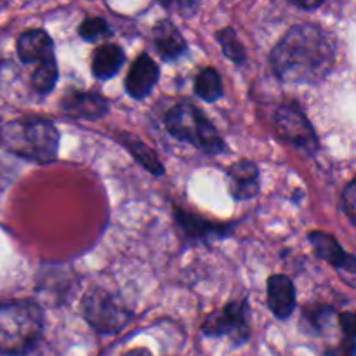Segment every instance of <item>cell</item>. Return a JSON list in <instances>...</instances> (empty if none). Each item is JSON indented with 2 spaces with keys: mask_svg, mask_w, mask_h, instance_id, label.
<instances>
[{
  "mask_svg": "<svg viewBox=\"0 0 356 356\" xmlns=\"http://www.w3.org/2000/svg\"><path fill=\"white\" fill-rule=\"evenodd\" d=\"M336 63V45L329 33L315 24H298L271 51L275 75L289 83H316Z\"/></svg>",
  "mask_w": 356,
  "mask_h": 356,
  "instance_id": "1",
  "label": "cell"
},
{
  "mask_svg": "<svg viewBox=\"0 0 356 356\" xmlns=\"http://www.w3.org/2000/svg\"><path fill=\"white\" fill-rule=\"evenodd\" d=\"M0 146L6 152L35 163H51L58 156L59 132L42 117H23L0 129Z\"/></svg>",
  "mask_w": 356,
  "mask_h": 356,
  "instance_id": "2",
  "label": "cell"
},
{
  "mask_svg": "<svg viewBox=\"0 0 356 356\" xmlns=\"http://www.w3.org/2000/svg\"><path fill=\"white\" fill-rule=\"evenodd\" d=\"M44 330V312L35 301L19 299L0 305V353L26 355Z\"/></svg>",
  "mask_w": 356,
  "mask_h": 356,
  "instance_id": "3",
  "label": "cell"
},
{
  "mask_svg": "<svg viewBox=\"0 0 356 356\" xmlns=\"http://www.w3.org/2000/svg\"><path fill=\"white\" fill-rule=\"evenodd\" d=\"M165 127L170 136L186 141L209 155H219L228 149L212 122L191 103H179L165 115Z\"/></svg>",
  "mask_w": 356,
  "mask_h": 356,
  "instance_id": "4",
  "label": "cell"
},
{
  "mask_svg": "<svg viewBox=\"0 0 356 356\" xmlns=\"http://www.w3.org/2000/svg\"><path fill=\"white\" fill-rule=\"evenodd\" d=\"M82 313L89 325L99 334H117L131 322L132 313L118 296L103 289H92L82 299Z\"/></svg>",
  "mask_w": 356,
  "mask_h": 356,
  "instance_id": "5",
  "label": "cell"
},
{
  "mask_svg": "<svg viewBox=\"0 0 356 356\" xmlns=\"http://www.w3.org/2000/svg\"><path fill=\"white\" fill-rule=\"evenodd\" d=\"M275 129L289 145L306 155H313L318 148V138L312 122L296 103H284L275 113Z\"/></svg>",
  "mask_w": 356,
  "mask_h": 356,
  "instance_id": "6",
  "label": "cell"
},
{
  "mask_svg": "<svg viewBox=\"0 0 356 356\" xmlns=\"http://www.w3.org/2000/svg\"><path fill=\"white\" fill-rule=\"evenodd\" d=\"M202 330L209 337L229 336L235 346L247 343L250 334L249 302H247V299L228 302L222 309L212 312L205 318Z\"/></svg>",
  "mask_w": 356,
  "mask_h": 356,
  "instance_id": "7",
  "label": "cell"
},
{
  "mask_svg": "<svg viewBox=\"0 0 356 356\" xmlns=\"http://www.w3.org/2000/svg\"><path fill=\"white\" fill-rule=\"evenodd\" d=\"M308 238L316 256L332 264L341 273L343 280H346L348 284L356 287V257L344 252L339 242L332 235H329V233L312 232Z\"/></svg>",
  "mask_w": 356,
  "mask_h": 356,
  "instance_id": "8",
  "label": "cell"
},
{
  "mask_svg": "<svg viewBox=\"0 0 356 356\" xmlns=\"http://www.w3.org/2000/svg\"><path fill=\"white\" fill-rule=\"evenodd\" d=\"M160 70L156 63L148 54H141L131 66L127 79H125V89L129 96L134 99H145L155 89L159 82Z\"/></svg>",
  "mask_w": 356,
  "mask_h": 356,
  "instance_id": "9",
  "label": "cell"
},
{
  "mask_svg": "<svg viewBox=\"0 0 356 356\" xmlns=\"http://www.w3.org/2000/svg\"><path fill=\"white\" fill-rule=\"evenodd\" d=\"M176 216V225L183 232L191 242H205L211 238H226L232 233V225H212V222L205 221V219L198 218V216L184 212L183 209H176L174 211Z\"/></svg>",
  "mask_w": 356,
  "mask_h": 356,
  "instance_id": "10",
  "label": "cell"
},
{
  "mask_svg": "<svg viewBox=\"0 0 356 356\" xmlns=\"http://www.w3.org/2000/svg\"><path fill=\"white\" fill-rule=\"evenodd\" d=\"M108 108H110L108 101L96 92L75 90V92H68L61 99L63 113L75 118H87V120L101 118L108 113Z\"/></svg>",
  "mask_w": 356,
  "mask_h": 356,
  "instance_id": "11",
  "label": "cell"
},
{
  "mask_svg": "<svg viewBox=\"0 0 356 356\" xmlns=\"http://www.w3.org/2000/svg\"><path fill=\"white\" fill-rule=\"evenodd\" d=\"M17 56L23 63H45L54 59V42L44 30H28L17 38Z\"/></svg>",
  "mask_w": 356,
  "mask_h": 356,
  "instance_id": "12",
  "label": "cell"
},
{
  "mask_svg": "<svg viewBox=\"0 0 356 356\" xmlns=\"http://www.w3.org/2000/svg\"><path fill=\"white\" fill-rule=\"evenodd\" d=\"M229 191L235 200H249L259 193V170L250 160H240L228 170Z\"/></svg>",
  "mask_w": 356,
  "mask_h": 356,
  "instance_id": "13",
  "label": "cell"
},
{
  "mask_svg": "<svg viewBox=\"0 0 356 356\" xmlns=\"http://www.w3.org/2000/svg\"><path fill=\"white\" fill-rule=\"evenodd\" d=\"M268 305L277 318L285 320L296 309V287L285 275H273L268 280Z\"/></svg>",
  "mask_w": 356,
  "mask_h": 356,
  "instance_id": "14",
  "label": "cell"
},
{
  "mask_svg": "<svg viewBox=\"0 0 356 356\" xmlns=\"http://www.w3.org/2000/svg\"><path fill=\"white\" fill-rule=\"evenodd\" d=\"M153 44L162 59L174 61L188 51L186 40L170 21L162 19L153 28Z\"/></svg>",
  "mask_w": 356,
  "mask_h": 356,
  "instance_id": "15",
  "label": "cell"
},
{
  "mask_svg": "<svg viewBox=\"0 0 356 356\" xmlns=\"http://www.w3.org/2000/svg\"><path fill=\"white\" fill-rule=\"evenodd\" d=\"M125 61L122 47L115 44H104L92 54V75L99 80H108L118 73Z\"/></svg>",
  "mask_w": 356,
  "mask_h": 356,
  "instance_id": "16",
  "label": "cell"
},
{
  "mask_svg": "<svg viewBox=\"0 0 356 356\" xmlns=\"http://www.w3.org/2000/svg\"><path fill=\"white\" fill-rule=\"evenodd\" d=\"M117 136L118 141L127 148V152L131 153L148 172L155 174V176H162V174L165 172V169H163L162 162H160V159L156 156V153L153 152L148 145H145L141 139L129 134V132H118Z\"/></svg>",
  "mask_w": 356,
  "mask_h": 356,
  "instance_id": "17",
  "label": "cell"
},
{
  "mask_svg": "<svg viewBox=\"0 0 356 356\" xmlns=\"http://www.w3.org/2000/svg\"><path fill=\"white\" fill-rule=\"evenodd\" d=\"M195 94L207 103H214L222 96V82L214 68H205L195 79Z\"/></svg>",
  "mask_w": 356,
  "mask_h": 356,
  "instance_id": "18",
  "label": "cell"
},
{
  "mask_svg": "<svg viewBox=\"0 0 356 356\" xmlns=\"http://www.w3.org/2000/svg\"><path fill=\"white\" fill-rule=\"evenodd\" d=\"M218 40L219 44H221L222 52L226 54V58L232 59V61L236 63V65H243V63H245L247 59L245 47H243L242 42L238 40V37H236L233 28H222V30L218 33Z\"/></svg>",
  "mask_w": 356,
  "mask_h": 356,
  "instance_id": "19",
  "label": "cell"
},
{
  "mask_svg": "<svg viewBox=\"0 0 356 356\" xmlns=\"http://www.w3.org/2000/svg\"><path fill=\"white\" fill-rule=\"evenodd\" d=\"M56 82H58V65H56V59L40 63L38 68L33 72V75H31V83H33L35 90H38L40 94L51 92L54 89Z\"/></svg>",
  "mask_w": 356,
  "mask_h": 356,
  "instance_id": "20",
  "label": "cell"
},
{
  "mask_svg": "<svg viewBox=\"0 0 356 356\" xmlns=\"http://www.w3.org/2000/svg\"><path fill=\"white\" fill-rule=\"evenodd\" d=\"M111 33L110 24L103 17H87L79 26V35L87 42H96Z\"/></svg>",
  "mask_w": 356,
  "mask_h": 356,
  "instance_id": "21",
  "label": "cell"
},
{
  "mask_svg": "<svg viewBox=\"0 0 356 356\" xmlns=\"http://www.w3.org/2000/svg\"><path fill=\"white\" fill-rule=\"evenodd\" d=\"M330 316H332V308H329V306H313V308L305 309V320L313 330L325 329L329 325Z\"/></svg>",
  "mask_w": 356,
  "mask_h": 356,
  "instance_id": "22",
  "label": "cell"
},
{
  "mask_svg": "<svg viewBox=\"0 0 356 356\" xmlns=\"http://www.w3.org/2000/svg\"><path fill=\"white\" fill-rule=\"evenodd\" d=\"M343 209L350 221L356 226V177L346 186L343 193Z\"/></svg>",
  "mask_w": 356,
  "mask_h": 356,
  "instance_id": "23",
  "label": "cell"
},
{
  "mask_svg": "<svg viewBox=\"0 0 356 356\" xmlns=\"http://www.w3.org/2000/svg\"><path fill=\"white\" fill-rule=\"evenodd\" d=\"M341 329L348 336V339H356V312H346L339 316Z\"/></svg>",
  "mask_w": 356,
  "mask_h": 356,
  "instance_id": "24",
  "label": "cell"
},
{
  "mask_svg": "<svg viewBox=\"0 0 356 356\" xmlns=\"http://www.w3.org/2000/svg\"><path fill=\"white\" fill-rule=\"evenodd\" d=\"M325 356H356V341L353 339L341 341L339 346L327 351Z\"/></svg>",
  "mask_w": 356,
  "mask_h": 356,
  "instance_id": "25",
  "label": "cell"
},
{
  "mask_svg": "<svg viewBox=\"0 0 356 356\" xmlns=\"http://www.w3.org/2000/svg\"><path fill=\"white\" fill-rule=\"evenodd\" d=\"M292 6L301 7V9H316L322 6V2H292Z\"/></svg>",
  "mask_w": 356,
  "mask_h": 356,
  "instance_id": "26",
  "label": "cell"
},
{
  "mask_svg": "<svg viewBox=\"0 0 356 356\" xmlns=\"http://www.w3.org/2000/svg\"><path fill=\"white\" fill-rule=\"evenodd\" d=\"M124 356H152L148 350H145V348H138V350H132L129 351V353H125Z\"/></svg>",
  "mask_w": 356,
  "mask_h": 356,
  "instance_id": "27",
  "label": "cell"
}]
</instances>
